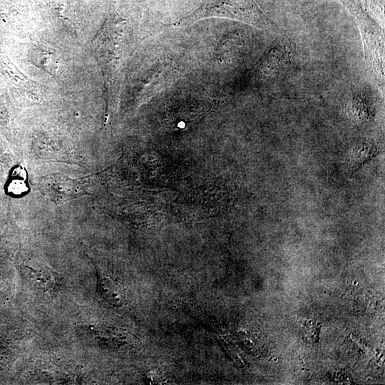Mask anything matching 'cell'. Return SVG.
Masks as SVG:
<instances>
[{"label":"cell","mask_w":385,"mask_h":385,"mask_svg":"<svg viewBox=\"0 0 385 385\" xmlns=\"http://www.w3.org/2000/svg\"><path fill=\"white\" fill-rule=\"evenodd\" d=\"M41 189L55 202H63L80 193L79 183L62 174H51L42 178Z\"/></svg>","instance_id":"cell-1"},{"label":"cell","mask_w":385,"mask_h":385,"mask_svg":"<svg viewBox=\"0 0 385 385\" xmlns=\"http://www.w3.org/2000/svg\"><path fill=\"white\" fill-rule=\"evenodd\" d=\"M98 291L101 298L112 307H122L126 298L120 285L108 275H100L98 278Z\"/></svg>","instance_id":"cell-2"},{"label":"cell","mask_w":385,"mask_h":385,"mask_svg":"<svg viewBox=\"0 0 385 385\" xmlns=\"http://www.w3.org/2000/svg\"><path fill=\"white\" fill-rule=\"evenodd\" d=\"M380 150L373 140H365L353 148L350 155L349 175H353L366 163L377 156Z\"/></svg>","instance_id":"cell-3"},{"label":"cell","mask_w":385,"mask_h":385,"mask_svg":"<svg viewBox=\"0 0 385 385\" xmlns=\"http://www.w3.org/2000/svg\"><path fill=\"white\" fill-rule=\"evenodd\" d=\"M24 273L31 284L36 288H49L53 284L52 272L44 266H26Z\"/></svg>","instance_id":"cell-4"},{"label":"cell","mask_w":385,"mask_h":385,"mask_svg":"<svg viewBox=\"0 0 385 385\" xmlns=\"http://www.w3.org/2000/svg\"><path fill=\"white\" fill-rule=\"evenodd\" d=\"M26 173L21 167H15L11 173L7 182L6 190L10 195L19 196L28 190Z\"/></svg>","instance_id":"cell-5"},{"label":"cell","mask_w":385,"mask_h":385,"mask_svg":"<svg viewBox=\"0 0 385 385\" xmlns=\"http://www.w3.org/2000/svg\"><path fill=\"white\" fill-rule=\"evenodd\" d=\"M349 105L351 114L355 118H368L371 115L370 105L364 98L359 96L353 97Z\"/></svg>","instance_id":"cell-6"},{"label":"cell","mask_w":385,"mask_h":385,"mask_svg":"<svg viewBox=\"0 0 385 385\" xmlns=\"http://www.w3.org/2000/svg\"><path fill=\"white\" fill-rule=\"evenodd\" d=\"M357 19L366 20L361 0H339Z\"/></svg>","instance_id":"cell-7"}]
</instances>
